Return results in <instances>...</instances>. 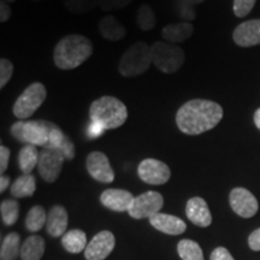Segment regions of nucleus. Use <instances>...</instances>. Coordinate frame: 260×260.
Listing matches in <instances>:
<instances>
[{
  "instance_id": "f257e3e1",
  "label": "nucleus",
  "mask_w": 260,
  "mask_h": 260,
  "mask_svg": "<svg viewBox=\"0 0 260 260\" xmlns=\"http://www.w3.org/2000/svg\"><path fill=\"white\" fill-rule=\"evenodd\" d=\"M223 115V107L218 103L207 99H191L177 110L175 121L181 133L195 136L218 125Z\"/></svg>"
},
{
  "instance_id": "f03ea898",
  "label": "nucleus",
  "mask_w": 260,
  "mask_h": 260,
  "mask_svg": "<svg viewBox=\"0 0 260 260\" xmlns=\"http://www.w3.org/2000/svg\"><path fill=\"white\" fill-rule=\"evenodd\" d=\"M10 132L18 142L42 148H59L65 138L59 125L46 119L18 121L11 125Z\"/></svg>"
},
{
  "instance_id": "7ed1b4c3",
  "label": "nucleus",
  "mask_w": 260,
  "mask_h": 260,
  "mask_svg": "<svg viewBox=\"0 0 260 260\" xmlns=\"http://www.w3.org/2000/svg\"><path fill=\"white\" fill-rule=\"evenodd\" d=\"M92 41L82 34H68L57 42L53 51L54 65L60 70H73L93 54Z\"/></svg>"
},
{
  "instance_id": "20e7f679",
  "label": "nucleus",
  "mask_w": 260,
  "mask_h": 260,
  "mask_svg": "<svg viewBox=\"0 0 260 260\" xmlns=\"http://www.w3.org/2000/svg\"><path fill=\"white\" fill-rule=\"evenodd\" d=\"M89 118L92 122L102 124L106 130L117 129L128 119V109L116 96L104 95L90 104Z\"/></svg>"
},
{
  "instance_id": "39448f33",
  "label": "nucleus",
  "mask_w": 260,
  "mask_h": 260,
  "mask_svg": "<svg viewBox=\"0 0 260 260\" xmlns=\"http://www.w3.org/2000/svg\"><path fill=\"white\" fill-rule=\"evenodd\" d=\"M151 64V46L145 41H138L123 53L118 64V73L123 77H138L145 74Z\"/></svg>"
},
{
  "instance_id": "423d86ee",
  "label": "nucleus",
  "mask_w": 260,
  "mask_h": 260,
  "mask_svg": "<svg viewBox=\"0 0 260 260\" xmlns=\"http://www.w3.org/2000/svg\"><path fill=\"white\" fill-rule=\"evenodd\" d=\"M152 64L162 74H175L183 67L186 53L178 45L167 41H155L151 46Z\"/></svg>"
},
{
  "instance_id": "0eeeda50",
  "label": "nucleus",
  "mask_w": 260,
  "mask_h": 260,
  "mask_svg": "<svg viewBox=\"0 0 260 260\" xmlns=\"http://www.w3.org/2000/svg\"><path fill=\"white\" fill-rule=\"evenodd\" d=\"M47 96V89L41 82H32L21 93L12 107V112L16 118L24 121L34 115L45 103Z\"/></svg>"
},
{
  "instance_id": "6e6552de",
  "label": "nucleus",
  "mask_w": 260,
  "mask_h": 260,
  "mask_svg": "<svg viewBox=\"0 0 260 260\" xmlns=\"http://www.w3.org/2000/svg\"><path fill=\"white\" fill-rule=\"evenodd\" d=\"M162 206H164L162 195L159 191L148 190L135 198L128 213L134 219H149L154 214L159 213Z\"/></svg>"
},
{
  "instance_id": "1a4fd4ad",
  "label": "nucleus",
  "mask_w": 260,
  "mask_h": 260,
  "mask_svg": "<svg viewBox=\"0 0 260 260\" xmlns=\"http://www.w3.org/2000/svg\"><path fill=\"white\" fill-rule=\"evenodd\" d=\"M64 155L58 148H44L40 152L38 169L42 180L47 183H53L60 176L64 164Z\"/></svg>"
},
{
  "instance_id": "9d476101",
  "label": "nucleus",
  "mask_w": 260,
  "mask_h": 260,
  "mask_svg": "<svg viewBox=\"0 0 260 260\" xmlns=\"http://www.w3.org/2000/svg\"><path fill=\"white\" fill-rule=\"evenodd\" d=\"M138 175L140 180L152 186H161L170 180L171 170L164 161L154 158L144 159L139 164Z\"/></svg>"
},
{
  "instance_id": "9b49d317",
  "label": "nucleus",
  "mask_w": 260,
  "mask_h": 260,
  "mask_svg": "<svg viewBox=\"0 0 260 260\" xmlns=\"http://www.w3.org/2000/svg\"><path fill=\"white\" fill-rule=\"evenodd\" d=\"M229 203L234 212L242 218H251L258 212L259 204L256 198L246 188L237 187L230 191Z\"/></svg>"
},
{
  "instance_id": "f8f14e48",
  "label": "nucleus",
  "mask_w": 260,
  "mask_h": 260,
  "mask_svg": "<svg viewBox=\"0 0 260 260\" xmlns=\"http://www.w3.org/2000/svg\"><path fill=\"white\" fill-rule=\"evenodd\" d=\"M86 168L94 180L102 183H111L115 180V172L109 158L100 151H94L87 155Z\"/></svg>"
},
{
  "instance_id": "ddd939ff",
  "label": "nucleus",
  "mask_w": 260,
  "mask_h": 260,
  "mask_svg": "<svg viewBox=\"0 0 260 260\" xmlns=\"http://www.w3.org/2000/svg\"><path fill=\"white\" fill-rule=\"evenodd\" d=\"M116 245L115 235L109 230H103L93 237L84 249L87 260H105L111 254Z\"/></svg>"
},
{
  "instance_id": "4468645a",
  "label": "nucleus",
  "mask_w": 260,
  "mask_h": 260,
  "mask_svg": "<svg viewBox=\"0 0 260 260\" xmlns=\"http://www.w3.org/2000/svg\"><path fill=\"white\" fill-rule=\"evenodd\" d=\"M135 197L130 191L118 188L104 190L100 195V203L106 209L116 211V212H128Z\"/></svg>"
},
{
  "instance_id": "2eb2a0df",
  "label": "nucleus",
  "mask_w": 260,
  "mask_h": 260,
  "mask_svg": "<svg viewBox=\"0 0 260 260\" xmlns=\"http://www.w3.org/2000/svg\"><path fill=\"white\" fill-rule=\"evenodd\" d=\"M233 40L240 47L260 45V19H249L235 28Z\"/></svg>"
},
{
  "instance_id": "dca6fc26",
  "label": "nucleus",
  "mask_w": 260,
  "mask_h": 260,
  "mask_svg": "<svg viewBox=\"0 0 260 260\" xmlns=\"http://www.w3.org/2000/svg\"><path fill=\"white\" fill-rule=\"evenodd\" d=\"M186 214L194 225L200 228H207L212 223V214L209 205L200 197H194L187 201Z\"/></svg>"
},
{
  "instance_id": "f3484780",
  "label": "nucleus",
  "mask_w": 260,
  "mask_h": 260,
  "mask_svg": "<svg viewBox=\"0 0 260 260\" xmlns=\"http://www.w3.org/2000/svg\"><path fill=\"white\" fill-rule=\"evenodd\" d=\"M149 223L159 232L168 234V235H181L187 229V224L184 223V220L176 216H172V214L161 212L151 217Z\"/></svg>"
},
{
  "instance_id": "a211bd4d",
  "label": "nucleus",
  "mask_w": 260,
  "mask_h": 260,
  "mask_svg": "<svg viewBox=\"0 0 260 260\" xmlns=\"http://www.w3.org/2000/svg\"><path fill=\"white\" fill-rule=\"evenodd\" d=\"M69 216L67 210L60 205H54L47 216L46 229L52 237H60L67 233Z\"/></svg>"
},
{
  "instance_id": "6ab92c4d",
  "label": "nucleus",
  "mask_w": 260,
  "mask_h": 260,
  "mask_svg": "<svg viewBox=\"0 0 260 260\" xmlns=\"http://www.w3.org/2000/svg\"><path fill=\"white\" fill-rule=\"evenodd\" d=\"M98 30H99L100 35L107 41H119L125 38L126 29L124 28L121 22H118L115 16H104V17L99 21L98 24Z\"/></svg>"
},
{
  "instance_id": "aec40b11",
  "label": "nucleus",
  "mask_w": 260,
  "mask_h": 260,
  "mask_svg": "<svg viewBox=\"0 0 260 260\" xmlns=\"http://www.w3.org/2000/svg\"><path fill=\"white\" fill-rule=\"evenodd\" d=\"M194 32V25L190 22H177L165 25L161 30V37L170 44H181L189 39Z\"/></svg>"
},
{
  "instance_id": "412c9836",
  "label": "nucleus",
  "mask_w": 260,
  "mask_h": 260,
  "mask_svg": "<svg viewBox=\"0 0 260 260\" xmlns=\"http://www.w3.org/2000/svg\"><path fill=\"white\" fill-rule=\"evenodd\" d=\"M45 253V240L39 235L25 239L21 247L22 260H40Z\"/></svg>"
},
{
  "instance_id": "4be33fe9",
  "label": "nucleus",
  "mask_w": 260,
  "mask_h": 260,
  "mask_svg": "<svg viewBox=\"0 0 260 260\" xmlns=\"http://www.w3.org/2000/svg\"><path fill=\"white\" fill-rule=\"evenodd\" d=\"M61 245L68 252L81 253L87 248V235L80 229L69 230L61 236Z\"/></svg>"
},
{
  "instance_id": "5701e85b",
  "label": "nucleus",
  "mask_w": 260,
  "mask_h": 260,
  "mask_svg": "<svg viewBox=\"0 0 260 260\" xmlns=\"http://www.w3.org/2000/svg\"><path fill=\"white\" fill-rule=\"evenodd\" d=\"M37 189V181L31 174H23L17 177L11 186V194L17 199L32 197Z\"/></svg>"
},
{
  "instance_id": "b1692460",
  "label": "nucleus",
  "mask_w": 260,
  "mask_h": 260,
  "mask_svg": "<svg viewBox=\"0 0 260 260\" xmlns=\"http://www.w3.org/2000/svg\"><path fill=\"white\" fill-rule=\"evenodd\" d=\"M40 152L35 145H24L18 153V165L23 174H30L39 162Z\"/></svg>"
},
{
  "instance_id": "393cba45",
  "label": "nucleus",
  "mask_w": 260,
  "mask_h": 260,
  "mask_svg": "<svg viewBox=\"0 0 260 260\" xmlns=\"http://www.w3.org/2000/svg\"><path fill=\"white\" fill-rule=\"evenodd\" d=\"M21 237L17 233H10L3 239L0 258L2 260H15L21 254Z\"/></svg>"
},
{
  "instance_id": "a878e982",
  "label": "nucleus",
  "mask_w": 260,
  "mask_h": 260,
  "mask_svg": "<svg viewBox=\"0 0 260 260\" xmlns=\"http://www.w3.org/2000/svg\"><path fill=\"white\" fill-rule=\"evenodd\" d=\"M47 223L46 211L40 205L32 206L25 217V228L29 232L37 233L44 228L45 224Z\"/></svg>"
},
{
  "instance_id": "bb28decb",
  "label": "nucleus",
  "mask_w": 260,
  "mask_h": 260,
  "mask_svg": "<svg viewBox=\"0 0 260 260\" xmlns=\"http://www.w3.org/2000/svg\"><path fill=\"white\" fill-rule=\"evenodd\" d=\"M177 252L182 260H204L203 249L193 240H181L177 245Z\"/></svg>"
},
{
  "instance_id": "cd10ccee",
  "label": "nucleus",
  "mask_w": 260,
  "mask_h": 260,
  "mask_svg": "<svg viewBox=\"0 0 260 260\" xmlns=\"http://www.w3.org/2000/svg\"><path fill=\"white\" fill-rule=\"evenodd\" d=\"M136 24L144 31H149L154 29L157 24V17L153 9L148 4H142L139 6L138 15H136Z\"/></svg>"
},
{
  "instance_id": "c85d7f7f",
  "label": "nucleus",
  "mask_w": 260,
  "mask_h": 260,
  "mask_svg": "<svg viewBox=\"0 0 260 260\" xmlns=\"http://www.w3.org/2000/svg\"><path fill=\"white\" fill-rule=\"evenodd\" d=\"M0 213H2V219L5 225H14L17 222L19 216V204L16 200H3L0 204Z\"/></svg>"
},
{
  "instance_id": "c756f323",
  "label": "nucleus",
  "mask_w": 260,
  "mask_h": 260,
  "mask_svg": "<svg viewBox=\"0 0 260 260\" xmlns=\"http://www.w3.org/2000/svg\"><path fill=\"white\" fill-rule=\"evenodd\" d=\"M99 2L100 0H64V6L71 14L82 15L99 6Z\"/></svg>"
},
{
  "instance_id": "7c9ffc66",
  "label": "nucleus",
  "mask_w": 260,
  "mask_h": 260,
  "mask_svg": "<svg viewBox=\"0 0 260 260\" xmlns=\"http://www.w3.org/2000/svg\"><path fill=\"white\" fill-rule=\"evenodd\" d=\"M14 63L9 60L8 58H2L0 59V88L2 89L11 80L12 75H14Z\"/></svg>"
},
{
  "instance_id": "2f4dec72",
  "label": "nucleus",
  "mask_w": 260,
  "mask_h": 260,
  "mask_svg": "<svg viewBox=\"0 0 260 260\" xmlns=\"http://www.w3.org/2000/svg\"><path fill=\"white\" fill-rule=\"evenodd\" d=\"M256 0H234L233 10L236 17H246L254 8Z\"/></svg>"
},
{
  "instance_id": "473e14b6",
  "label": "nucleus",
  "mask_w": 260,
  "mask_h": 260,
  "mask_svg": "<svg viewBox=\"0 0 260 260\" xmlns=\"http://www.w3.org/2000/svg\"><path fill=\"white\" fill-rule=\"evenodd\" d=\"M133 0H100L99 8L105 12L117 11L128 6Z\"/></svg>"
},
{
  "instance_id": "72a5a7b5",
  "label": "nucleus",
  "mask_w": 260,
  "mask_h": 260,
  "mask_svg": "<svg viewBox=\"0 0 260 260\" xmlns=\"http://www.w3.org/2000/svg\"><path fill=\"white\" fill-rule=\"evenodd\" d=\"M58 149L63 153L65 160H73L75 158V145L68 135H65L63 142Z\"/></svg>"
},
{
  "instance_id": "f704fd0d",
  "label": "nucleus",
  "mask_w": 260,
  "mask_h": 260,
  "mask_svg": "<svg viewBox=\"0 0 260 260\" xmlns=\"http://www.w3.org/2000/svg\"><path fill=\"white\" fill-rule=\"evenodd\" d=\"M10 155H11L10 148L4 145L0 146V172H2V175H4V172L9 167Z\"/></svg>"
},
{
  "instance_id": "c9c22d12",
  "label": "nucleus",
  "mask_w": 260,
  "mask_h": 260,
  "mask_svg": "<svg viewBox=\"0 0 260 260\" xmlns=\"http://www.w3.org/2000/svg\"><path fill=\"white\" fill-rule=\"evenodd\" d=\"M105 132H106V129L104 128L102 124H99V123H96V122H92L88 125L87 135H88L89 139H96V138H99V136L105 134Z\"/></svg>"
},
{
  "instance_id": "e433bc0d",
  "label": "nucleus",
  "mask_w": 260,
  "mask_h": 260,
  "mask_svg": "<svg viewBox=\"0 0 260 260\" xmlns=\"http://www.w3.org/2000/svg\"><path fill=\"white\" fill-rule=\"evenodd\" d=\"M210 260H235L233 258V255L230 254V252L228 251L224 247H218L214 251L211 253Z\"/></svg>"
},
{
  "instance_id": "4c0bfd02",
  "label": "nucleus",
  "mask_w": 260,
  "mask_h": 260,
  "mask_svg": "<svg viewBox=\"0 0 260 260\" xmlns=\"http://www.w3.org/2000/svg\"><path fill=\"white\" fill-rule=\"evenodd\" d=\"M11 14H12L11 6L9 5V3L2 0V2H0V22H2V23L8 22L10 17H11Z\"/></svg>"
},
{
  "instance_id": "58836bf2",
  "label": "nucleus",
  "mask_w": 260,
  "mask_h": 260,
  "mask_svg": "<svg viewBox=\"0 0 260 260\" xmlns=\"http://www.w3.org/2000/svg\"><path fill=\"white\" fill-rule=\"evenodd\" d=\"M248 245L253 251H260V228L249 235Z\"/></svg>"
},
{
  "instance_id": "ea45409f",
  "label": "nucleus",
  "mask_w": 260,
  "mask_h": 260,
  "mask_svg": "<svg viewBox=\"0 0 260 260\" xmlns=\"http://www.w3.org/2000/svg\"><path fill=\"white\" fill-rule=\"evenodd\" d=\"M10 184V177L5 176V175H2L0 177V193H4L6 188L9 187Z\"/></svg>"
},
{
  "instance_id": "a19ab883",
  "label": "nucleus",
  "mask_w": 260,
  "mask_h": 260,
  "mask_svg": "<svg viewBox=\"0 0 260 260\" xmlns=\"http://www.w3.org/2000/svg\"><path fill=\"white\" fill-rule=\"evenodd\" d=\"M254 124L260 130V107L254 112Z\"/></svg>"
},
{
  "instance_id": "79ce46f5",
  "label": "nucleus",
  "mask_w": 260,
  "mask_h": 260,
  "mask_svg": "<svg viewBox=\"0 0 260 260\" xmlns=\"http://www.w3.org/2000/svg\"><path fill=\"white\" fill-rule=\"evenodd\" d=\"M184 2L190 5H198V4H201V3H204L205 0H184Z\"/></svg>"
},
{
  "instance_id": "37998d69",
  "label": "nucleus",
  "mask_w": 260,
  "mask_h": 260,
  "mask_svg": "<svg viewBox=\"0 0 260 260\" xmlns=\"http://www.w3.org/2000/svg\"><path fill=\"white\" fill-rule=\"evenodd\" d=\"M4 2H6V3H9V4H10V3H15V2H16V0H4Z\"/></svg>"
},
{
  "instance_id": "c03bdc74",
  "label": "nucleus",
  "mask_w": 260,
  "mask_h": 260,
  "mask_svg": "<svg viewBox=\"0 0 260 260\" xmlns=\"http://www.w3.org/2000/svg\"><path fill=\"white\" fill-rule=\"evenodd\" d=\"M32 2H37L38 3V2H41V0H32Z\"/></svg>"
}]
</instances>
